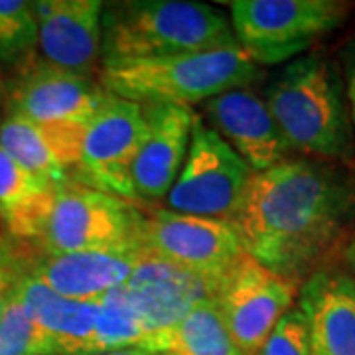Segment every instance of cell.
Segmentation results:
<instances>
[{"label":"cell","instance_id":"obj_1","mask_svg":"<svg viewBox=\"0 0 355 355\" xmlns=\"http://www.w3.org/2000/svg\"><path fill=\"white\" fill-rule=\"evenodd\" d=\"M354 202L334 170L288 158L251 176L227 223L251 259L298 282L338 241Z\"/></svg>","mask_w":355,"mask_h":355},{"label":"cell","instance_id":"obj_15","mask_svg":"<svg viewBox=\"0 0 355 355\" xmlns=\"http://www.w3.org/2000/svg\"><path fill=\"white\" fill-rule=\"evenodd\" d=\"M148 137L132 166L137 198L160 202L168 198L190 146L196 113L178 105H142Z\"/></svg>","mask_w":355,"mask_h":355},{"label":"cell","instance_id":"obj_13","mask_svg":"<svg viewBox=\"0 0 355 355\" xmlns=\"http://www.w3.org/2000/svg\"><path fill=\"white\" fill-rule=\"evenodd\" d=\"M38 22L42 60L69 73L91 77L101 65V0L30 2Z\"/></svg>","mask_w":355,"mask_h":355},{"label":"cell","instance_id":"obj_27","mask_svg":"<svg viewBox=\"0 0 355 355\" xmlns=\"http://www.w3.org/2000/svg\"><path fill=\"white\" fill-rule=\"evenodd\" d=\"M345 97H347L349 119H352L355 139V48L347 51V58H345Z\"/></svg>","mask_w":355,"mask_h":355},{"label":"cell","instance_id":"obj_7","mask_svg":"<svg viewBox=\"0 0 355 355\" xmlns=\"http://www.w3.org/2000/svg\"><path fill=\"white\" fill-rule=\"evenodd\" d=\"M253 170L209 127L203 116L193 119L190 146L168 205L184 216L227 221L241 203Z\"/></svg>","mask_w":355,"mask_h":355},{"label":"cell","instance_id":"obj_8","mask_svg":"<svg viewBox=\"0 0 355 355\" xmlns=\"http://www.w3.org/2000/svg\"><path fill=\"white\" fill-rule=\"evenodd\" d=\"M146 137L144 107L107 93L99 111L83 127L76 180L128 202L137 200L132 166Z\"/></svg>","mask_w":355,"mask_h":355},{"label":"cell","instance_id":"obj_19","mask_svg":"<svg viewBox=\"0 0 355 355\" xmlns=\"http://www.w3.org/2000/svg\"><path fill=\"white\" fill-rule=\"evenodd\" d=\"M14 288L48 334L55 355H95L99 300L65 298L30 275H22Z\"/></svg>","mask_w":355,"mask_h":355},{"label":"cell","instance_id":"obj_2","mask_svg":"<svg viewBox=\"0 0 355 355\" xmlns=\"http://www.w3.org/2000/svg\"><path fill=\"white\" fill-rule=\"evenodd\" d=\"M239 46L217 8L188 0H128L103 8L101 65Z\"/></svg>","mask_w":355,"mask_h":355},{"label":"cell","instance_id":"obj_24","mask_svg":"<svg viewBox=\"0 0 355 355\" xmlns=\"http://www.w3.org/2000/svg\"><path fill=\"white\" fill-rule=\"evenodd\" d=\"M38 22L32 4L24 0H0V62L20 65L34 58Z\"/></svg>","mask_w":355,"mask_h":355},{"label":"cell","instance_id":"obj_6","mask_svg":"<svg viewBox=\"0 0 355 355\" xmlns=\"http://www.w3.org/2000/svg\"><path fill=\"white\" fill-rule=\"evenodd\" d=\"M231 30L254 64H280L342 24L345 4L334 0H233Z\"/></svg>","mask_w":355,"mask_h":355},{"label":"cell","instance_id":"obj_5","mask_svg":"<svg viewBox=\"0 0 355 355\" xmlns=\"http://www.w3.org/2000/svg\"><path fill=\"white\" fill-rule=\"evenodd\" d=\"M144 216L119 196L69 178L58 186L48 225L40 237L48 254L140 249Z\"/></svg>","mask_w":355,"mask_h":355},{"label":"cell","instance_id":"obj_10","mask_svg":"<svg viewBox=\"0 0 355 355\" xmlns=\"http://www.w3.org/2000/svg\"><path fill=\"white\" fill-rule=\"evenodd\" d=\"M140 249L168 265L217 284L241 259V241L227 221L156 209L144 216Z\"/></svg>","mask_w":355,"mask_h":355},{"label":"cell","instance_id":"obj_29","mask_svg":"<svg viewBox=\"0 0 355 355\" xmlns=\"http://www.w3.org/2000/svg\"><path fill=\"white\" fill-rule=\"evenodd\" d=\"M101 355H166V354H154V352L142 349V347H130V349H121V352H111V354H101Z\"/></svg>","mask_w":355,"mask_h":355},{"label":"cell","instance_id":"obj_18","mask_svg":"<svg viewBox=\"0 0 355 355\" xmlns=\"http://www.w3.org/2000/svg\"><path fill=\"white\" fill-rule=\"evenodd\" d=\"M83 127L38 125L6 114L0 121V148L16 164L53 184L71 178L81 158Z\"/></svg>","mask_w":355,"mask_h":355},{"label":"cell","instance_id":"obj_25","mask_svg":"<svg viewBox=\"0 0 355 355\" xmlns=\"http://www.w3.org/2000/svg\"><path fill=\"white\" fill-rule=\"evenodd\" d=\"M257 355H312L306 320L298 308L280 318Z\"/></svg>","mask_w":355,"mask_h":355},{"label":"cell","instance_id":"obj_23","mask_svg":"<svg viewBox=\"0 0 355 355\" xmlns=\"http://www.w3.org/2000/svg\"><path fill=\"white\" fill-rule=\"evenodd\" d=\"M0 355H55L48 334L14 286L0 298Z\"/></svg>","mask_w":355,"mask_h":355},{"label":"cell","instance_id":"obj_20","mask_svg":"<svg viewBox=\"0 0 355 355\" xmlns=\"http://www.w3.org/2000/svg\"><path fill=\"white\" fill-rule=\"evenodd\" d=\"M58 186L16 164L0 148V223L6 233L20 241L40 239L48 225Z\"/></svg>","mask_w":355,"mask_h":355},{"label":"cell","instance_id":"obj_21","mask_svg":"<svg viewBox=\"0 0 355 355\" xmlns=\"http://www.w3.org/2000/svg\"><path fill=\"white\" fill-rule=\"evenodd\" d=\"M144 349L166 355H245L233 342L214 298L198 302L172 328L153 334Z\"/></svg>","mask_w":355,"mask_h":355},{"label":"cell","instance_id":"obj_12","mask_svg":"<svg viewBox=\"0 0 355 355\" xmlns=\"http://www.w3.org/2000/svg\"><path fill=\"white\" fill-rule=\"evenodd\" d=\"M205 123L245 160L253 174L282 164L291 146L265 99L247 87L231 89L202 103Z\"/></svg>","mask_w":355,"mask_h":355},{"label":"cell","instance_id":"obj_11","mask_svg":"<svg viewBox=\"0 0 355 355\" xmlns=\"http://www.w3.org/2000/svg\"><path fill=\"white\" fill-rule=\"evenodd\" d=\"M18 73L6 91V111L38 125L85 127L107 99L91 77L69 73L42 58L16 65Z\"/></svg>","mask_w":355,"mask_h":355},{"label":"cell","instance_id":"obj_22","mask_svg":"<svg viewBox=\"0 0 355 355\" xmlns=\"http://www.w3.org/2000/svg\"><path fill=\"white\" fill-rule=\"evenodd\" d=\"M150 330L130 306L123 288L109 292L99 300L95 322V355L142 347L150 340Z\"/></svg>","mask_w":355,"mask_h":355},{"label":"cell","instance_id":"obj_28","mask_svg":"<svg viewBox=\"0 0 355 355\" xmlns=\"http://www.w3.org/2000/svg\"><path fill=\"white\" fill-rule=\"evenodd\" d=\"M343 259H345V265L349 268V277L355 280V235L349 239L347 247H345V253H343Z\"/></svg>","mask_w":355,"mask_h":355},{"label":"cell","instance_id":"obj_26","mask_svg":"<svg viewBox=\"0 0 355 355\" xmlns=\"http://www.w3.org/2000/svg\"><path fill=\"white\" fill-rule=\"evenodd\" d=\"M20 265H22L20 257L6 251L4 247H0V298L12 288L16 280L24 275Z\"/></svg>","mask_w":355,"mask_h":355},{"label":"cell","instance_id":"obj_4","mask_svg":"<svg viewBox=\"0 0 355 355\" xmlns=\"http://www.w3.org/2000/svg\"><path fill=\"white\" fill-rule=\"evenodd\" d=\"M257 79V64L241 46L193 51L160 60L105 64L99 85L139 105L191 107Z\"/></svg>","mask_w":355,"mask_h":355},{"label":"cell","instance_id":"obj_3","mask_svg":"<svg viewBox=\"0 0 355 355\" xmlns=\"http://www.w3.org/2000/svg\"><path fill=\"white\" fill-rule=\"evenodd\" d=\"M288 146L320 160H349L355 139L345 85L322 55L294 60L266 93Z\"/></svg>","mask_w":355,"mask_h":355},{"label":"cell","instance_id":"obj_17","mask_svg":"<svg viewBox=\"0 0 355 355\" xmlns=\"http://www.w3.org/2000/svg\"><path fill=\"white\" fill-rule=\"evenodd\" d=\"M142 254V249L46 254L28 275L65 298L101 300L127 284Z\"/></svg>","mask_w":355,"mask_h":355},{"label":"cell","instance_id":"obj_16","mask_svg":"<svg viewBox=\"0 0 355 355\" xmlns=\"http://www.w3.org/2000/svg\"><path fill=\"white\" fill-rule=\"evenodd\" d=\"M312 355H355V280L342 270H318L298 291Z\"/></svg>","mask_w":355,"mask_h":355},{"label":"cell","instance_id":"obj_14","mask_svg":"<svg viewBox=\"0 0 355 355\" xmlns=\"http://www.w3.org/2000/svg\"><path fill=\"white\" fill-rule=\"evenodd\" d=\"M121 288L150 334L172 328L198 302L216 294V284L148 253Z\"/></svg>","mask_w":355,"mask_h":355},{"label":"cell","instance_id":"obj_9","mask_svg":"<svg viewBox=\"0 0 355 355\" xmlns=\"http://www.w3.org/2000/svg\"><path fill=\"white\" fill-rule=\"evenodd\" d=\"M298 282L268 270L245 253L216 284V300L233 342L257 355L280 318L291 312Z\"/></svg>","mask_w":355,"mask_h":355}]
</instances>
